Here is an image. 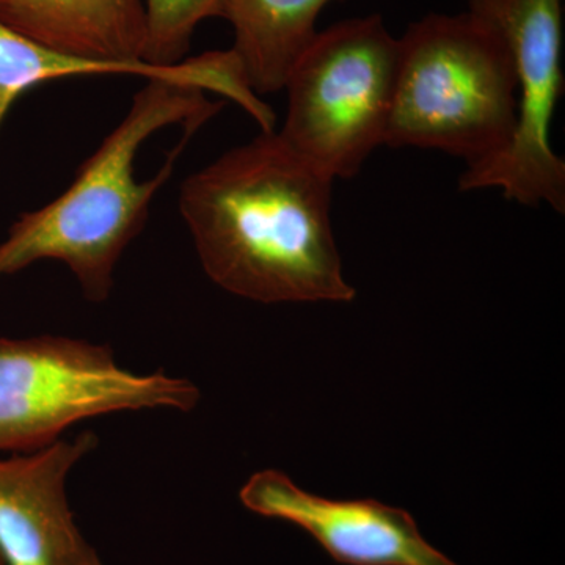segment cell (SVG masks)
Segmentation results:
<instances>
[{
	"label": "cell",
	"instance_id": "obj_13",
	"mask_svg": "<svg viewBox=\"0 0 565 565\" xmlns=\"http://www.w3.org/2000/svg\"><path fill=\"white\" fill-rule=\"evenodd\" d=\"M0 565H7L6 561L2 559V556H0Z\"/></svg>",
	"mask_w": 565,
	"mask_h": 565
},
{
	"label": "cell",
	"instance_id": "obj_5",
	"mask_svg": "<svg viewBox=\"0 0 565 565\" xmlns=\"http://www.w3.org/2000/svg\"><path fill=\"white\" fill-rule=\"evenodd\" d=\"M188 379L125 370L107 344L74 338H0V452L39 451L73 424L115 412H191Z\"/></svg>",
	"mask_w": 565,
	"mask_h": 565
},
{
	"label": "cell",
	"instance_id": "obj_10",
	"mask_svg": "<svg viewBox=\"0 0 565 565\" xmlns=\"http://www.w3.org/2000/svg\"><path fill=\"white\" fill-rule=\"evenodd\" d=\"M332 2L344 0H226L223 18L233 28L232 51L259 98L285 90L294 66L318 35V18Z\"/></svg>",
	"mask_w": 565,
	"mask_h": 565
},
{
	"label": "cell",
	"instance_id": "obj_3",
	"mask_svg": "<svg viewBox=\"0 0 565 565\" xmlns=\"http://www.w3.org/2000/svg\"><path fill=\"white\" fill-rule=\"evenodd\" d=\"M515 125V66L497 28L468 10L408 24L386 147L444 151L471 169L500 154Z\"/></svg>",
	"mask_w": 565,
	"mask_h": 565
},
{
	"label": "cell",
	"instance_id": "obj_1",
	"mask_svg": "<svg viewBox=\"0 0 565 565\" xmlns=\"http://www.w3.org/2000/svg\"><path fill=\"white\" fill-rule=\"evenodd\" d=\"M145 81L70 188L10 226L0 244V277L54 259L70 267L87 300L106 302L115 267L145 228L156 193L172 178L189 141L225 106L206 93L244 110L255 104L236 61L217 73Z\"/></svg>",
	"mask_w": 565,
	"mask_h": 565
},
{
	"label": "cell",
	"instance_id": "obj_2",
	"mask_svg": "<svg viewBox=\"0 0 565 565\" xmlns=\"http://www.w3.org/2000/svg\"><path fill=\"white\" fill-rule=\"evenodd\" d=\"M333 182L275 131L185 178L180 211L204 273L253 302H351L330 218Z\"/></svg>",
	"mask_w": 565,
	"mask_h": 565
},
{
	"label": "cell",
	"instance_id": "obj_8",
	"mask_svg": "<svg viewBox=\"0 0 565 565\" xmlns=\"http://www.w3.org/2000/svg\"><path fill=\"white\" fill-rule=\"evenodd\" d=\"M85 430L0 459V556L7 565H103L74 523L66 478L98 446Z\"/></svg>",
	"mask_w": 565,
	"mask_h": 565
},
{
	"label": "cell",
	"instance_id": "obj_11",
	"mask_svg": "<svg viewBox=\"0 0 565 565\" xmlns=\"http://www.w3.org/2000/svg\"><path fill=\"white\" fill-rule=\"evenodd\" d=\"M206 73L207 65L202 55L185 58L180 65L170 66V68L82 61V58L52 51L0 21V128L13 104L24 93L46 82L82 76H121V74L154 79V77L200 76Z\"/></svg>",
	"mask_w": 565,
	"mask_h": 565
},
{
	"label": "cell",
	"instance_id": "obj_12",
	"mask_svg": "<svg viewBox=\"0 0 565 565\" xmlns=\"http://www.w3.org/2000/svg\"><path fill=\"white\" fill-rule=\"evenodd\" d=\"M226 0H143V63L170 68L184 62L204 20L223 18Z\"/></svg>",
	"mask_w": 565,
	"mask_h": 565
},
{
	"label": "cell",
	"instance_id": "obj_7",
	"mask_svg": "<svg viewBox=\"0 0 565 565\" xmlns=\"http://www.w3.org/2000/svg\"><path fill=\"white\" fill-rule=\"evenodd\" d=\"M245 508L311 535L344 565H457L419 533L407 511L375 500H330L277 470L253 475L241 490Z\"/></svg>",
	"mask_w": 565,
	"mask_h": 565
},
{
	"label": "cell",
	"instance_id": "obj_9",
	"mask_svg": "<svg viewBox=\"0 0 565 565\" xmlns=\"http://www.w3.org/2000/svg\"><path fill=\"white\" fill-rule=\"evenodd\" d=\"M0 21L70 57L147 65L143 0H0Z\"/></svg>",
	"mask_w": 565,
	"mask_h": 565
},
{
	"label": "cell",
	"instance_id": "obj_6",
	"mask_svg": "<svg viewBox=\"0 0 565 565\" xmlns=\"http://www.w3.org/2000/svg\"><path fill=\"white\" fill-rule=\"evenodd\" d=\"M468 11L503 35L516 74V125L500 154L459 180L463 192L500 189L523 206L565 212V162L550 128L564 93V0H468Z\"/></svg>",
	"mask_w": 565,
	"mask_h": 565
},
{
	"label": "cell",
	"instance_id": "obj_4",
	"mask_svg": "<svg viewBox=\"0 0 565 565\" xmlns=\"http://www.w3.org/2000/svg\"><path fill=\"white\" fill-rule=\"evenodd\" d=\"M399 66V39L381 14L318 32L285 90L280 139L330 180H349L385 145Z\"/></svg>",
	"mask_w": 565,
	"mask_h": 565
}]
</instances>
